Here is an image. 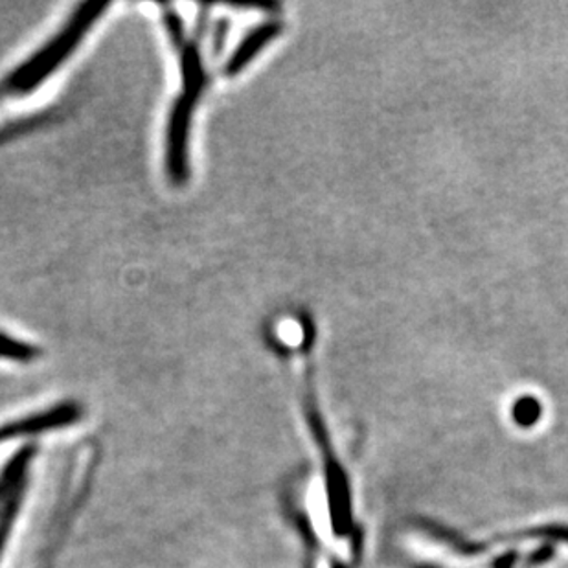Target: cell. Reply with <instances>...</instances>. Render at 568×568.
<instances>
[{
    "label": "cell",
    "mask_w": 568,
    "mask_h": 568,
    "mask_svg": "<svg viewBox=\"0 0 568 568\" xmlns=\"http://www.w3.org/2000/svg\"><path fill=\"white\" fill-rule=\"evenodd\" d=\"M111 4L103 2H83L75 8L74 13L64 21L60 32L39 47L27 60L11 67L6 74L0 75V105L8 100L28 97L39 85H43L54 75V72L69 61L80 49L83 39L92 32V28L102 21Z\"/></svg>",
    "instance_id": "obj_1"
},
{
    "label": "cell",
    "mask_w": 568,
    "mask_h": 568,
    "mask_svg": "<svg viewBox=\"0 0 568 568\" xmlns=\"http://www.w3.org/2000/svg\"><path fill=\"white\" fill-rule=\"evenodd\" d=\"M284 32V24L280 21H265L257 27L251 28V32L243 36L242 41L237 43L236 50L232 52L231 58L226 60L223 67V74L226 78L242 74L248 64L273 43L274 39H278Z\"/></svg>",
    "instance_id": "obj_2"
},
{
    "label": "cell",
    "mask_w": 568,
    "mask_h": 568,
    "mask_svg": "<svg viewBox=\"0 0 568 568\" xmlns=\"http://www.w3.org/2000/svg\"><path fill=\"white\" fill-rule=\"evenodd\" d=\"M81 408L75 403H63L58 407L44 410V413L33 414L27 418L17 419L11 424L0 427V438H11V436L38 435L44 430L58 429L63 425L74 424L80 418Z\"/></svg>",
    "instance_id": "obj_3"
},
{
    "label": "cell",
    "mask_w": 568,
    "mask_h": 568,
    "mask_svg": "<svg viewBox=\"0 0 568 568\" xmlns=\"http://www.w3.org/2000/svg\"><path fill=\"white\" fill-rule=\"evenodd\" d=\"M41 348L36 344L27 343L22 338L6 333L0 329V361H11V363H32L41 357Z\"/></svg>",
    "instance_id": "obj_4"
},
{
    "label": "cell",
    "mask_w": 568,
    "mask_h": 568,
    "mask_svg": "<svg viewBox=\"0 0 568 568\" xmlns=\"http://www.w3.org/2000/svg\"><path fill=\"white\" fill-rule=\"evenodd\" d=\"M32 449H24L10 462V466L6 467L4 473L0 475V500L11 488H17V484L21 480L22 469L30 460Z\"/></svg>",
    "instance_id": "obj_5"
},
{
    "label": "cell",
    "mask_w": 568,
    "mask_h": 568,
    "mask_svg": "<svg viewBox=\"0 0 568 568\" xmlns=\"http://www.w3.org/2000/svg\"><path fill=\"white\" fill-rule=\"evenodd\" d=\"M17 499H13L8 509H6L2 519H0V552L4 548L6 537H8V530H10L11 520L16 517Z\"/></svg>",
    "instance_id": "obj_6"
}]
</instances>
